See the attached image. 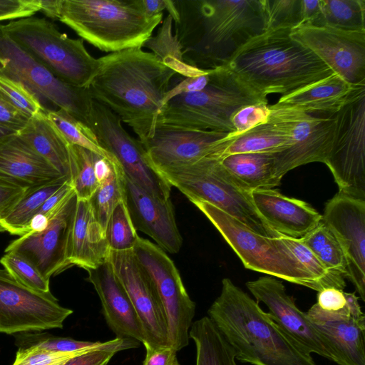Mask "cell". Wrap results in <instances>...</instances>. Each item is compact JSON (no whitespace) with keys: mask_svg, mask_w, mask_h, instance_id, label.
<instances>
[{"mask_svg":"<svg viewBox=\"0 0 365 365\" xmlns=\"http://www.w3.org/2000/svg\"><path fill=\"white\" fill-rule=\"evenodd\" d=\"M184 61L208 70L227 66L235 53L264 32L260 0H166Z\"/></svg>","mask_w":365,"mask_h":365,"instance_id":"cell-1","label":"cell"},{"mask_svg":"<svg viewBox=\"0 0 365 365\" xmlns=\"http://www.w3.org/2000/svg\"><path fill=\"white\" fill-rule=\"evenodd\" d=\"M98 71L87 88L130 126L142 143L154 134L163 101L176 73L153 53L133 48L98 58Z\"/></svg>","mask_w":365,"mask_h":365,"instance_id":"cell-2","label":"cell"},{"mask_svg":"<svg viewBox=\"0 0 365 365\" xmlns=\"http://www.w3.org/2000/svg\"><path fill=\"white\" fill-rule=\"evenodd\" d=\"M207 314L232 349L236 360L252 365H317L257 301L229 278L222 279L221 292Z\"/></svg>","mask_w":365,"mask_h":365,"instance_id":"cell-3","label":"cell"},{"mask_svg":"<svg viewBox=\"0 0 365 365\" xmlns=\"http://www.w3.org/2000/svg\"><path fill=\"white\" fill-rule=\"evenodd\" d=\"M290 31H266L252 38L227 66L264 97L287 96L334 73L310 49L291 38Z\"/></svg>","mask_w":365,"mask_h":365,"instance_id":"cell-4","label":"cell"},{"mask_svg":"<svg viewBox=\"0 0 365 365\" xmlns=\"http://www.w3.org/2000/svg\"><path fill=\"white\" fill-rule=\"evenodd\" d=\"M163 17L146 15L135 0H58L56 20L83 41L114 53L142 48Z\"/></svg>","mask_w":365,"mask_h":365,"instance_id":"cell-5","label":"cell"},{"mask_svg":"<svg viewBox=\"0 0 365 365\" xmlns=\"http://www.w3.org/2000/svg\"><path fill=\"white\" fill-rule=\"evenodd\" d=\"M268 103L229 66L211 69L205 87L178 95L161 108L157 124L234 133L231 118L243 106Z\"/></svg>","mask_w":365,"mask_h":365,"instance_id":"cell-6","label":"cell"},{"mask_svg":"<svg viewBox=\"0 0 365 365\" xmlns=\"http://www.w3.org/2000/svg\"><path fill=\"white\" fill-rule=\"evenodd\" d=\"M221 153H217L192 164L158 170L172 186L191 202H208L235 217L255 232L267 237H277L257 211L251 191L241 187L222 167Z\"/></svg>","mask_w":365,"mask_h":365,"instance_id":"cell-7","label":"cell"},{"mask_svg":"<svg viewBox=\"0 0 365 365\" xmlns=\"http://www.w3.org/2000/svg\"><path fill=\"white\" fill-rule=\"evenodd\" d=\"M6 34L59 81L87 88L98 66V58L83 41L71 38L46 18L29 16L2 24Z\"/></svg>","mask_w":365,"mask_h":365,"instance_id":"cell-8","label":"cell"},{"mask_svg":"<svg viewBox=\"0 0 365 365\" xmlns=\"http://www.w3.org/2000/svg\"><path fill=\"white\" fill-rule=\"evenodd\" d=\"M211 222L241 259L245 268L315 291L324 289L279 237L260 235L245 225L201 200L191 201Z\"/></svg>","mask_w":365,"mask_h":365,"instance_id":"cell-9","label":"cell"},{"mask_svg":"<svg viewBox=\"0 0 365 365\" xmlns=\"http://www.w3.org/2000/svg\"><path fill=\"white\" fill-rule=\"evenodd\" d=\"M333 117V140L324 164L339 192L365 200V86L354 88Z\"/></svg>","mask_w":365,"mask_h":365,"instance_id":"cell-10","label":"cell"},{"mask_svg":"<svg viewBox=\"0 0 365 365\" xmlns=\"http://www.w3.org/2000/svg\"><path fill=\"white\" fill-rule=\"evenodd\" d=\"M0 76L23 83L46 110L63 109L86 125L91 98L87 88L68 85L31 57L0 24Z\"/></svg>","mask_w":365,"mask_h":365,"instance_id":"cell-11","label":"cell"},{"mask_svg":"<svg viewBox=\"0 0 365 365\" xmlns=\"http://www.w3.org/2000/svg\"><path fill=\"white\" fill-rule=\"evenodd\" d=\"M133 250L151 279L164 308L170 346L178 351L189 344L195 303L188 295L174 262L163 249L139 237Z\"/></svg>","mask_w":365,"mask_h":365,"instance_id":"cell-12","label":"cell"},{"mask_svg":"<svg viewBox=\"0 0 365 365\" xmlns=\"http://www.w3.org/2000/svg\"><path fill=\"white\" fill-rule=\"evenodd\" d=\"M86 125L100 145L117 160L126 177L154 197L170 199L171 185L151 165L142 143L125 130L115 114L93 99Z\"/></svg>","mask_w":365,"mask_h":365,"instance_id":"cell-13","label":"cell"},{"mask_svg":"<svg viewBox=\"0 0 365 365\" xmlns=\"http://www.w3.org/2000/svg\"><path fill=\"white\" fill-rule=\"evenodd\" d=\"M268 120L289 135V146L272 153L275 175L282 180L291 170L310 163H324L329 153L335 126L333 115L317 118L292 108L269 105Z\"/></svg>","mask_w":365,"mask_h":365,"instance_id":"cell-14","label":"cell"},{"mask_svg":"<svg viewBox=\"0 0 365 365\" xmlns=\"http://www.w3.org/2000/svg\"><path fill=\"white\" fill-rule=\"evenodd\" d=\"M73 310L50 292L31 289L0 269V332L39 331L62 328Z\"/></svg>","mask_w":365,"mask_h":365,"instance_id":"cell-15","label":"cell"},{"mask_svg":"<svg viewBox=\"0 0 365 365\" xmlns=\"http://www.w3.org/2000/svg\"><path fill=\"white\" fill-rule=\"evenodd\" d=\"M78 198L73 190L49 216L46 227L13 240L5 252L17 253L47 279L71 266L70 244Z\"/></svg>","mask_w":365,"mask_h":365,"instance_id":"cell-16","label":"cell"},{"mask_svg":"<svg viewBox=\"0 0 365 365\" xmlns=\"http://www.w3.org/2000/svg\"><path fill=\"white\" fill-rule=\"evenodd\" d=\"M246 287L257 302L268 308L270 317L305 354H315L336 364L337 354L331 341L301 311L283 283L272 276L248 281Z\"/></svg>","mask_w":365,"mask_h":365,"instance_id":"cell-17","label":"cell"},{"mask_svg":"<svg viewBox=\"0 0 365 365\" xmlns=\"http://www.w3.org/2000/svg\"><path fill=\"white\" fill-rule=\"evenodd\" d=\"M334 73L354 87L365 86V31L302 24L290 31Z\"/></svg>","mask_w":365,"mask_h":365,"instance_id":"cell-18","label":"cell"},{"mask_svg":"<svg viewBox=\"0 0 365 365\" xmlns=\"http://www.w3.org/2000/svg\"><path fill=\"white\" fill-rule=\"evenodd\" d=\"M126 290L143 328L144 344L170 346L165 312L148 273L135 257L133 250H110L108 259Z\"/></svg>","mask_w":365,"mask_h":365,"instance_id":"cell-19","label":"cell"},{"mask_svg":"<svg viewBox=\"0 0 365 365\" xmlns=\"http://www.w3.org/2000/svg\"><path fill=\"white\" fill-rule=\"evenodd\" d=\"M322 222L339 243L347 277L365 300V200L338 192L325 205Z\"/></svg>","mask_w":365,"mask_h":365,"instance_id":"cell-20","label":"cell"},{"mask_svg":"<svg viewBox=\"0 0 365 365\" xmlns=\"http://www.w3.org/2000/svg\"><path fill=\"white\" fill-rule=\"evenodd\" d=\"M227 133L157 124L153 136L142 145L156 170L192 164L222 153Z\"/></svg>","mask_w":365,"mask_h":365,"instance_id":"cell-21","label":"cell"},{"mask_svg":"<svg viewBox=\"0 0 365 365\" xmlns=\"http://www.w3.org/2000/svg\"><path fill=\"white\" fill-rule=\"evenodd\" d=\"M125 202L135 229L150 237L158 246L178 253L182 239L170 198L161 200L137 185L124 174Z\"/></svg>","mask_w":365,"mask_h":365,"instance_id":"cell-22","label":"cell"},{"mask_svg":"<svg viewBox=\"0 0 365 365\" xmlns=\"http://www.w3.org/2000/svg\"><path fill=\"white\" fill-rule=\"evenodd\" d=\"M86 270L88 281L101 302L106 322L116 337L130 338L143 344L145 335L141 322L110 262L107 259L98 267Z\"/></svg>","mask_w":365,"mask_h":365,"instance_id":"cell-23","label":"cell"},{"mask_svg":"<svg viewBox=\"0 0 365 365\" xmlns=\"http://www.w3.org/2000/svg\"><path fill=\"white\" fill-rule=\"evenodd\" d=\"M254 206L260 216L277 232L302 239L322 220L309 203L289 197L275 189L251 191Z\"/></svg>","mask_w":365,"mask_h":365,"instance_id":"cell-24","label":"cell"},{"mask_svg":"<svg viewBox=\"0 0 365 365\" xmlns=\"http://www.w3.org/2000/svg\"><path fill=\"white\" fill-rule=\"evenodd\" d=\"M306 313L331 341L337 365H365V317L351 316L346 305L339 311L328 312L314 304Z\"/></svg>","mask_w":365,"mask_h":365,"instance_id":"cell-25","label":"cell"},{"mask_svg":"<svg viewBox=\"0 0 365 365\" xmlns=\"http://www.w3.org/2000/svg\"><path fill=\"white\" fill-rule=\"evenodd\" d=\"M0 175L27 188L66 178L17 133L0 138Z\"/></svg>","mask_w":365,"mask_h":365,"instance_id":"cell-26","label":"cell"},{"mask_svg":"<svg viewBox=\"0 0 365 365\" xmlns=\"http://www.w3.org/2000/svg\"><path fill=\"white\" fill-rule=\"evenodd\" d=\"M106 233L88 200H78L70 244V263L84 269L96 268L108 259Z\"/></svg>","mask_w":365,"mask_h":365,"instance_id":"cell-27","label":"cell"},{"mask_svg":"<svg viewBox=\"0 0 365 365\" xmlns=\"http://www.w3.org/2000/svg\"><path fill=\"white\" fill-rule=\"evenodd\" d=\"M334 73L292 93L281 96L273 108H292L305 113L320 112L333 115L354 89Z\"/></svg>","mask_w":365,"mask_h":365,"instance_id":"cell-28","label":"cell"},{"mask_svg":"<svg viewBox=\"0 0 365 365\" xmlns=\"http://www.w3.org/2000/svg\"><path fill=\"white\" fill-rule=\"evenodd\" d=\"M63 177L70 180V145L46 110L32 116L17 133Z\"/></svg>","mask_w":365,"mask_h":365,"instance_id":"cell-29","label":"cell"},{"mask_svg":"<svg viewBox=\"0 0 365 365\" xmlns=\"http://www.w3.org/2000/svg\"><path fill=\"white\" fill-rule=\"evenodd\" d=\"M220 163L232 179L249 191L273 189L281 183L275 175L272 153L232 154L221 158Z\"/></svg>","mask_w":365,"mask_h":365,"instance_id":"cell-30","label":"cell"},{"mask_svg":"<svg viewBox=\"0 0 365 365\" xmlns=\"http://www.w3.org/2000/svg\"><path fill=\"white\" fill-rule=\"evenodd\" d=\"M291 144L287 133L268 120L250 130L225 139L221 158L236 153L278 152Z\"/></svg>","mask_w":365,"mask_h":365,"instance_id":"cell-31","label":"cell"},{"mask_svg":"<svg viewBox=\"0 0 365 365\" xmlns=\"http://www.w3.org/2000/svg\"><path fill=\"white\" fill-rule=\"evenodd\" d=\"M189 337L196 347L195 365H237L232 349L208 317L192 322Z\"/></svg>","mask_w":365,"mask_h":365,"instance_id":"cell-32","label":"cell"},{"mask_svg":"<svg viewBox=\"0 0 365 365\" xmlns=\"http://www.w3.org/2000/svg\"><path fill=\"white\" fill-rule=\"evenodd\" d=\"M66 181L70 180L62 178L28 188L9 212L0 220V231L19 236L29 232L31 220L44 202Z\"/></svg>","mask_w":365,"mask_h":365,"instance_id":"cell-33","label":"cell"},{"mask_svg":"<svg viewBox=\"0 0 365 365\" xmlns=\"http://www.w3.org/2000/svg\"><path fill=\"white\" fill-rule=\"evenodd\" d=\"M143 46L150 49L164 65L183 77H195L206 73L187 64L182 58L181 46L174 35L173 21L168 14L165 18L157 34L150 37Z\"/></svg>","mask_w":365,"mask_h":365,"instance_id":"cell-34","label":"cell"},{"mask_svg":"<svg viewBox=\"0 0 365 365\" xmlns=\"http://www.w3.org/2000/svg\"><path fill=\"white\" fill-rule=\"evenodd\" d=\"M322 11L311 26L365 31L364 0H321Z\"/></svg>","mask_w":365,"mask_h":365,"instance_id":"cell-35","label":"cell"},{"mask_svg":"<svg viewBox=\"0 0 365 365\" xmlns=\"http://www.w3.org/2000/svg\"><path fill=\"white\" fill-rule=\"evenodd\" d=\"M123 178L124 172L120 165L118 161L113 162L108 175L99 182L88 200L95 218L104 231L112 212L125 200Z\"/></svg>","mask_w":365,"mask_h":365,"instance_id":"cell-36","label":"cell"},{"mask_svg":"<svg viewBox=\"0 0 365 365\" xmlns=\"http://www.w3.org/2000/svg\"><path fill=\"white\" fill-rule=\"evenodd\" d=\"M101 156L71 144L70 182L78 200H88L98 186L96 166Z\"/></svg>","mask_w":365,"mask_h":365,"instance_id":"cell-37","label":"cell"},{"mask_svg":"<svg viewBox=\"0 0 365 365\" xmlns=\"http://www.w3.org/2000/svg\"><path fill=\"white\" fill-rule=\"evenodd\" d=\"M329 270L347 277L343 250L336 237L322 221L301 239Z\"/></svg>","mask_w":365,"mask_h":365,"instance_id":"cell-38","label":"cell"},{"mask_svg":"<svg viewBox=\"0 0 365 365\" xmlns=\"http://www.w3.org/2000/svg\"><path fill=\"white\" fill-rule=\"evenodd\" d=\"M48 119L58 128L71 145L82 147L109 160H117L99 144L92 130L63 109L46 110Z\"/></svg>","mask_w":365,"mask_h":365,"instance_id":"cell-39","label":"cell"},{"mask_svg":"<svg viewBox=\"0 0 365 365\" xmlns=\"http://www.w3.org/2000/svg\"><path fill=\"white\" fill-rule=\"evenodd\" d=\"M278 237L293 256L319 282L324 289L334 287L344 289L346 287L344 277L327 269L301 239L281 234Z\"/></svg>","mask_w":365,"mask_h":365,"instance_id":"cell-40","label":"cell"},{"mask_svg":"<svg viewBox=\"0 0 365 365\" xmlns=\"http://www.w3.org/2000/svg\"><path fill=\"white\" fill-rule=\"evenodd\" d=\"M264 32L293 29L303 22L302 0H260Z\"/></svg>","mask_w":365,"mask_h":365,"instance_id":"cell-41","label":"cell"},{"mask_svg":"<svg viewBox=\"0 0 365 365\" xmlns=\"http://www.w3.org/2000/svg\"><path fill=\"white\" fill-rule=\"evenodd\" d=\"M105 233L110 250L124 251L133 249L139 236L131 221L125 200L120 201L112 212Z\"/></svg>","mask_w":365,"mask_h":365,"instance_id":"cell-42","label":"cell"},{"mask_svg":"<svg viewBox=\"0 0 365 365\" xmlns=\"http://www.w3.org/2000/svg\"><path fill=\"white\" fill-rule=\"evenodd\" d=\"M0 263L16 281L26 287L42 293L50 292L49 279L20 255L8 252L1 257Z\"/></svg>","mask_w":365,"mask_h":365,"instance_id":"cell-43","label":"cell"},{"mask_svg":"<svg viewBox=\"0 0 365 365\" xmlns=\"http://www.w3.org/2000/svg\"><path fill=\"white\" fill-rule=\"evenodd\" d=\"M0 93L30 118L46 110L36 96L21 82L0 76Z\"/></svg>","mask_w":365,"mask_h":365,"instance_id":"cell-44","label":"cell"},{"mask_svg":"<svg viewBox=\"0 0 365 365\" xmlns=\"http://www.w3.org/2000/svg\"><path fill=\"white\" fill-rule=\"evenodd\" d=\"M140 342L130 338L115 337L98 349L82 352L62 365H106L118 351L137 348Z\"/></svg>","mask_w":365,"mask_h":365,"instance_id":"cell-45","label":"cell"},{"mask_svg":"<svg viewBox=\"0 0 365 365\" xmlns=\"http://www.w3.org/2000/svg\"><path fill=\"white\" fill-rule=\"evenodd\" d=\"M107 341H79L69 337L47 336L32 339L29 345L36 349L62 353H73L98 349L104 346Z\"/></svg>","mask_w":365,"mask_h":365,"instance_id":"cell-46","label":"cell"},{"mask_svg":"<svg viewBox=\"0 0 365 365\" xmlns=\"http://www.w3.org/2000/svg\"><path fill=\"white\" fill-rule=\"evenodd\" d=\"M86 351L62 353L39 350L30 346H21L16 354L12 365H62L69 359Z\"/></svg>","mask_w":365,"mask_h":365,"instance_id":"cell-47","label":"cell"},{"mask_svg":"<svg viewBox=\"0 0 365 365\" xmlns=\"http://www.w3.org/2000/svg\"><path fill=\"white\" fill-rule=\"evenodd\" d=\"M269 108L268 103H257L242 107L231 118L234 133L232 137L242 134L256 125L268 121Z\"/></svg>","mask_w":365,"mask_h":365,"instance_id":"cell-48","label":"cell"},{"mask_svg":"<svg viewBox=\"0 0 365 365\" xmlns=\"http://www.w3.org/2000/svg\"><path fill=\"white\" fill-rule=\"evenodd\" d=\"M41 9V0H0V21L32 16Z\"/></svg>","mask_w":365,"mask_h":365,"instance_id":"cell-49","label":"cell"},{"mask_svg":"<svg viewBox=\"0 0 365 365\" xmlns=\"http://www.w3.org/2000/svg\"><path fill=\"white\" fill-rule=\"evenodd\" d=\"M30 117L14 106L0 93V128L18 133L27 124Z\"/></svg>","mask_w":365,"mask_h":365,"instance_id":"cell-50","label":"cell"},{"mask_svg":"<svg viewBox=\"0 0 365 365\" xmlns=\"http://www.w3.org/2000/svg\"><path fill=\"white\" fill-rule=\"evenodd\" d=\"M27 189L0 175V220L9 212Z\"/></svg>","mask_w":365,"mask_h":365,"instance_id":"cell-51","label":"cell"},{"mask_svg":"<svg viewBox=\"0 0 365 365\" xmlns=\"http://www.w3.org/2000/svg\"><path fill=\"white\" fill-rule=\"evenodd\" d=\"M211 69L206 73L195 77H183L182 79L170 87L163 101V106L173 97L187 93L199 91L203 89L210 81ZM162 106V107H163Z\"/></svg>","mask_w":365,"mask_h":365,"instance_id":"cell-52","label":"cell"},{"mask_svg":"<svg viewBox=\"0 0 365 365\" xmlns=\"http://www.w3.org/2000/svg\"><path fill=\"white\" fill-rule=\"evenodd\" d=\"M145 357L143 365H180L177 351L172 346L152 347L144 344Z\"/></svg>","mask_w":365,"mask_h":365,"instance_id":"cell-53","label":"cell"},{"mask_svg":"<svg viewBox=\"0 0 365 365\" xmlns=\"http://www.w3.org/2000/svg\"><path fill=\"white\" fill-rule=\"evenodd\" d=\"M344 291L334 287L325 288L317 294V304L328 312H336L346 305Z\"/></svg>","mask_w":365,"mask_h":365,"instance_id":"cell-54","label":"cell"},{"mask_svg":"<svg viewBox=\"0 0 365 365\" xmlns=\"http://www.w3.org/2000/svg\"><path fill=\"white\" fill-rule=\"evenodd\" d=\"M321 11V0H302V24L312 25L320 16Z\"/></svg>","mask_w":365,"mask_h":365,"instance_id":"cell-55","label":"cell"},{"mask_svg":"<svg viewBox=\"0 0 365 365\" xmlns=\"http://www.w3.org/2000/svg\"><path fill=\"white\" fill-rule=\"evenodd\" d=\"M138 6L148 16H154L166 9V0H135Z\"/></svg>","mask_w":365,"mask_h":365,"instance_id":"cell-56","label":"cell"},{"mask_svg":"<svg viewBox=\"0 0 365 365\" xmlns=\"http://www.w3.org/2000/svg\"><path fill=\"white\" fill-rule=\"evenodd\" d=\"M11 133H11L9 130H7L6 129L0 128V138L3 137L4 135H6L11 134Z\"/></svg>","mask_w":365,"mask_h":365,"instance_id":"cell-57","label":"cell"}]
</instances>
